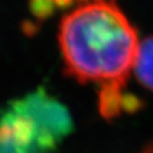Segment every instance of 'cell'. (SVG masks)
Returning a JSON list of instances; mask_svg holds the SVG:
<instances>
[{
	"label": "cell",
	"instance_id": "1",
	"mask_svg": "<svg viewBox=\"0 0 153 153\" xmlns=\"http://www.w3.org/2000/svg\"><path fill=\"white\" fill-rule=\"evenodd\" d=\"M59 46L65 71L80 83L99 88L100 112L113 117L140 45L136 29L112 0H92L62 19Z\"/></svg>",
	"mask_w": 153,
	"mask_h": 153
},
{
	"label": "cell",
	"instance_id": "2",
	"mask_svg": "<svg viewBox=\"0 0 153 153\" xmlns=\"http://www.w3.org/2000/svg\"><path fill=\"white\" fill-rule=\"evenodd\" d=\"M72 127L68 108L39 87L0 111V153H50Z\"/></svg>",
	"mask_w": 153,
	"mask_h": 153
},
{
	"label": "cell",
	"instance_id": "4",
	"mask_svg": "<svg viewBox=\"0 0 153 153\" xmlns=\"http://www.w3.org/2000/svg\"><path fill=\"white\" fill-rule=\"evenodd\" d=\"M142 153H153V143H152V145H149V146H147V147H146V149H145Z\"/></svg>",
	"mask_w": 153,
	"mask_h": 153
},
{
	"label": "cell",
	"instance_id": "3",
	"mask_svg": "<svg viewBox=\"0 0 153 153\" xmlns=\"http://www.w3.org/2000/svg\"><path fill=\"white\" fill-rule=\"evenodd\" d=\"M133 71L141 86L153 91V35L140 41Z\"/></svg>",
	"mask_w": 153,
	"mask_h": 153
}]
</instances>
